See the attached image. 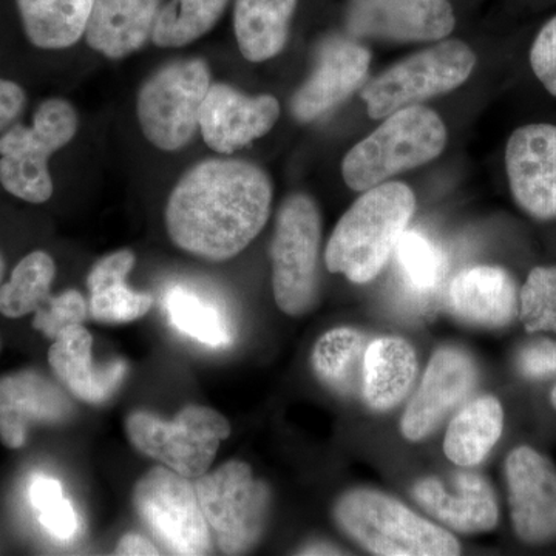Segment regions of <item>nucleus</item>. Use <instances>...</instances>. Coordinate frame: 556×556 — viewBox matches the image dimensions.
Segmentation results:
<instances>
[{
	"mask_svg": "<svg viewBox=\"0 0 556 556\" xmlns=\"http://www.w3.org/2000/svg\"><path fill=\"white\" fill-rule=\"evenodd\" d=\"M273 185L265 170L240 160H206L172 190L166 226L178 248L225 262L239 255L268 223Z\"/></svg>",
	"mask_w": 556,
	"mask_h": 556,
	"instance_id": "f257e3e1",
	"label": "nucleus"
},
{
	"mask_svg": "<svg viewBox=\"0 0 556 556\" xmlns=\"http://www.w3.org/2000/svg\"><path fill=\"white\" fill-rule=\"evenodd\" d=\"M416 208L404 182H382L365 190L340 218L325 251V265L353 283H368L387 265Z\"/></svg>",
	"mask_w": 556,
	"mask_h": 556,
	"instance_id": "f03ea898",
	"label": "nucleus"
},
{
	"mask_svg": "<svg viewBox=\"0 0 556 556\" xmlns=\"http://www.w3.org/2000/svg\"><path fill=\"white\" fill-rule=\"evenodd\" d=\"M340 529L369 554L380 556H453L460 544L444 527L378 490L357 489L334 506Z\"/></svg>",
	"mask_w": 556,
	"mask_h": 556,
	"instance_id": "7ed1b4c3",
	"label": "nucleus"
},
{
	"mask_svg": "<svg viewBox=\"0 0 556 556\" xmlns=\"http://www.w3.org/2000/svg\"><path fill=\"white\" fill-rule=\"evenodd\" d=\"M447 146V129L433 110L409 105L388 115L382 126L346 153L343 179L357 192L427 164Z\"/></svg>",
	"mask_w": 556,
	"mask_h": 556,
	"instance_id": "20e7f679",
	"label": "nucleus"
},
{
	"mask_svg": "<svg viewBox=\"0 0 556 556\" xmlns=\"http://www.w3.org/2000/svg\"><path fill=\"white\" fill-rule=\"evenodd\" d=\"M78 131V113L68 101H43L33 124L13 126L0 137V182L27 203H46L53 195L49 160Z\"/></svg>",
	"mask_w": 556,
	"mask_h": 556,
	"instance_id": "39448f33",
	"label": "nucleus"
},
{
	"mask_svg": "<svg viewBox=\"0 0 556 556\" xmlns=\"http://www.w3.org/2000/svg\"><path fill=\"white\" fill-rule=\"evenodd\" d=\"M320 243L316 201L306 193L288 197L278 211L270 247L274 299L288 316H303L316 306Z\"/></svg>",
	"mask_w": 556,
	"mask_h": 556,
	"instance_id": "423d86ee",
	"label": "nucleus"
},
{
	"mask_svg": "<svg viewBox=\"0 0 556 556\" xmlns=\"http://www.w3.org/2000/svg\"><path fill=\"white\" fill-rule=\"evenodd\" d=\"M197 496L217 546L226 555L247 554L268 525L270 492L252 468L229 460L195 481Z\"/></svg>",
	"mask_w": 556,
	"mask_h": 556,
	"instance_id": "0eeeda50",
	"label": "nucleus"
},
{
	"mask_svg": "<svg viewBox=\"0 0 556 556\" xmlns=\"http://www.w3.org/2000/svg\"><path fill=\"white\" fill-rule=\"evenodd\" d=\"M126 430L135 448L189 479L207 473L219 444L230 437L229 420L201 405H188L172 422L135 412L127 417Z\"/></svg>",
	"mask_w": 556,
	"mask_h": 556,
	"instance_id": "6e6552de",
	"label": "nucleus"
},
{
	"mask_svg": "<svg viewBox=\"0 0 556 556\" xmlns=\"http://www.w3.org/2000/svg\"><path fill=\"white\" fill-rule=\"evenodd\" d=\"M206 62L181 60L153 73L138 94V121L150 144L175 152L200 130V112L211 89Z\"/></svg>",
	"mask_w": 556,
	"mask_h": 556,
	"instance_id": "1a4fd4ad",
	"label": "nucleus"
},
{
	"mask_svg": "<svg viewBox=\"0 0 556 556\" xmlns=\"http://www.w3.org/2000/svg\"><path fill=\"white\" fill-rule=\"evenodd\" d=\"M477 64V56L460 40H444L397 62L362 91L372 119L387 118L397 110L463 86Z\"/></svg>",
	"mask_w": 556,
	"mask_h": 556,
	"instance_id": "9d476101",
	"label": "nucleus"
},
{
	"mask_svg": "<svg viewBox=\"0 0 556 556\" xmlns=\"http://www.w3.org/2000/svg\"><path fill=\"white\" fill-rule=\"evenodd\" d=\"M134 504L161 546L174 555H207L212 532L195 484L166 466L153 467L135 485Z\"/></svg>",
	"mask_w": 556,
	"mask_h": 556,
	"instance_id": "9b49d317",
	"label": "nucleus"
},
{
	"mask_svg": "<svg viewBox=\"0 0 556 556\" xmlns=\"http://www.w3.org/2000/svg\"><path fill=\"white\" fill-rule=\"evenodd\" d=\"M478 369L473 358L459 348H441L428 362L422 382L401 420V431L412 442L424 441L442 420L459 407L475 386Z\"/></svg>",
	"mask_w": 556,
	"mask_h": 556,
	"instance_id": "f8f14e48",
	"label": "nucleus"
},
{
	"mask_svg": "<svg viewBox=\"0 0 556 556\" xmlns=\"http://www.w3.org/2000/svg\"><path fill=\"white\" fill-rule=\"evenodd\" d=\"M447 0H350L346 25L361 38L426 42L447 38L455 28Z\"/></svg>",
	"mask_w": 556,
	"mask_h": 556,
	"instance_id": "ddd939ff",
	"label": "nucleus"
},
{
	"mask_svg": "<svg viewBox=\"0 0 556 556\" xmlns=\"http://www.w3.org/2000/svg\"><path fill=\"white\" fill-rule=\"evenodd\" d=\"M506 170L511 195L538 219L556 218V126L530 124L510 135Z\"/></svg>",
	"mask_w": 556,
	"mask_h": 556,
	"instance_id": "4468645a",
	"label": "nucleus"
},
{
	"mask_svg": "<svg viewBox=\"0 0 556 556\" xmlns=\"http://www.w3.org/2000/svg\"><path fill=\"white\" fill-rule=\"evenodd\" d=\"M508 506L519 540L544 544L556 538V468L546 456L518 447L506 460Z\"/></svg>",
	"mask_w": 556,
	"mask_h": 556,
	"instance_id": "2eb2a0df",
	"label": "nucleus"
},
{
	"mask_svg": "<svg viewBox=\"0 0 556 556\" xmlns=\"http://www.w3.org/2000/svg\"><path fill=\"white\" fill-rule=\"evenodd\" d=\"M280 118V104L270 94L249 97L228 84H212L200 112V131L215 152H236L266 134Z\"/></svg>",
	"mask_w": 556,
	"mask_h": 556,
	"instance_id": "dca6fc26",
	"label": "nucleus"
},
{
	"mask_svg": "<svg viewBox=\"0 0 556 556\" xmlns=\"http://www.w3.org/2000/svg\"><path fill=\"white\" fill-rule=\"evenodd\" d=\"M371 54L361 43L343 38L325 40L316 67L291 100V113L300 123L327 115L364 83Z\"/></svg>",
	"mask_w": 556,
	"mask_h": 556,
	"instance_id": "f3484780",
	"label": "nucleus"
},
{
	"mask_svg": "<svg viewBox=\"0 0 556 556\" xmlns=\"http://www.w3.org/2000/svg\"><path fill=\"white\" fill-rule=\"evenodd\" d=\"M67 394L33 369L0 379V442L7 448L24 447L28 431L39 424H60L72 416Z\"/></svg>",
	"mask_w": 556,
	"mask_h": 556,
	"instance_id": "a211bd4d",
	"label": "nucleus"
},
{
	"mask_svg": "<svg viewBox=\"0 0 556 556\" xmlns=\"http://www.w3.org/2000/svg\"><path fill=\"white\" fill-rule=\"evenodd\" d=\"M412 495L441 525L466 535L490 532L500 518L492 485L467 471L455 475L450 484L438 478L419 479Z\"/></svg>",
	"mask_w": 556,
	"mask_h": 556,
	"instance_id": "6ab92c4d",
	"label": "nucleus"
},
{
	"mask_svg": "<svg viewBox=\"0 0 556 556\" xmlns=\"http://www.w3.org/2000/svg\"><path fill=\"white\" fill-rule=\"evenodd\" d=\"M93 339L83 325L64 329L50 346L49 362L56 378L70 393L87 404L108 402L127 375L126 362H110L94 367L91 357Z\"/></svg>",
	"mask_w": 556,
	"mask_h": 556,
	"instance_id": "aec40b11",
	"label": "nucleus"
},
{
	"mask_svg": "<svg viewBox=\"0 0 556 556\" xmlns=\"http://www.w3.org/2000/svg\"><path fill=\"white\" fill-rule=\"evenodd\" d=\"M448 306L460 320L485 328L506 327L517 316V287L496 266L460 270L448 288Z\"/></svg>",
	"mask_w": 556,
	"mask_h": 556,
	"instance_id": "412c9836",
	"label": "nucleus"
},
{
	"mask_svg": "<svg viewBox=\"0 0 556 556\" xmlns=\"http://www.w3.org/2000/svg\"><path fill=\"white\" fill-rule=\"evenodd\" d=\"M160 0H94L87 43L110 60H123L152 39Z\"/></svg>",
	"mask_w": 556,
	"mask_h": 556,
	"instance_id": "4be33fe9",
	"label": "nucleus"
},
{
	"mask_svg": "<svg viewBox=\"0 0 556 556\" xmlns=\"http://www.w3.org/2000/svg\"><path fill=\"white\" fill-rule=\"evenodd\" d=\"M417 375L415 348L402 338L369 340L362 369V394L376 412L396 407L412 390Z\"/></svg>",
	"mask_w": 556,
	"mask_h": 556,
	"instance_id": "5701e85b",
	"label": "nucleus"
},
{
	"mask_svg": "<svg viewBox=\"0 0 556 556\" xmlns=\"http://www.w3.org/2000/svg\"><path fill=\"white\" fill-rule=\"evenodd\" d=\"M134 266V252L123 249L105 255L91 268L87 287L90 291L89 309L94 320L108 325L129 324L152 308V295L127 287V276Z\"/></svg>",
	"mask_w": 556,
	"mask_h": 556,
	"instance_id": "b1692460",
	"label": "nucleus"
},
{
	"mask_svg": "<svg viewBox=\"0 0 556 556\" xmlns=\"http://www.w3.org/2000/svg\"><path fill=\"white\" fill-rule=\"evenodd\" d=\"M504 430V409L493 396L468 402L453 417L444 439L445 456L459 467H475L490 455Z\"/></svg>",
	"mask_w": 556,
	"mask_h": 556,
	"instance_id": "393cba45",
	"label": "nucleus"
},
{
	"mask_svg": "<svg viewBox=\"0 0 556 556\" xmlns=\"http://www.w3.org/2000/svg\"><path fill=\"white\" fill-rule=\"evenodd\" d=\"M298 0H237L233 28L241 54L251 62L268 61L287 46Z\"/></svg>",
	"mask_w": 556,
	"mask_h": 556,
	"instance_id": "a878e982",
	"label": "nucleus"
},
{
	"mask_svg": "<svg viewBox=\"0 0 556 556\" xmlns=\"http://www.w3.org/2000/svg\"><path fill=\"white\" fill-rule=\"evenodd\" d=\"M25 35L42 50L75 46L89 22L94 0H16Z\"/></svg>",
	"mask_w": 556,
	"mask_h": 556,
	"instance_id": "bb28decb",
	"label": "nucleus"
},
{
	"mask_svg": "<svg viewBox=\"0 0 556 556\" xmlns=\"http://www.w3.org/2000/svg\"><path fill=\"white\" fill-rule=\"evenodd\" d=\"M369 340L356 328H334L314 345L311 364L317 378L340 394L362 390V369Z\"/></svg>",
	"mask_w": 556,
	"mask_h": 556,
	"instance_id": "cd10ccee",
	"label": "nucleus"
},
{
	"mask_svg": "<svg viewBox=\"0 0 556 556\" xmlns=\"http://www.w3.org/2000/svg\"><path fill=\"white\" fill-rule=\"evenodd\" d=\"M164 308L170 324L188 338L211 348L232 343V325L225 311L195 289L175 285L166 292Z\"/></svg>",
	"mask_w": 556,
	"mask_h": 556,
	"instance_id": "c85d7f7f",
	"label": "nucleus"
},
{
	"mask_svg": "<svg viewBox=\"0 0 556 556\" xmlns=\"http://www.w3.org/2000/svg\"><path fill=\"white\" fill-rule=\"evenodd\" d=\"M229 0H170L160 9L152 42L163 49H178L203 38L214 28Z\"/></svg>",
	"mask_w": 556,
	"mask_h": 556,
	"instance_id": "c756f323",
	"label": "nucleus"
},
{
	"mask_svg": "<svg viewBox=\"0 0 556 556\" xmlns=\"http://www.w3.org/2000/svg\"><path fill=\"white\" fill-rule=\"evenodd\" d=\"M56 265L47 252L35 251L21 260L9 283L0 288V314L9 318L38 311L50 298Z\"/></svg>",
	"mask_w": 556,
	"mask_h": 556,
	"instance_id": "7c9ffc66",
	"label": "nucleus"
},
{
	"mask_svg": "<svg viewBox=\"0 0 556 556\" xmlns=\"http://www.w3.org/2000/svg\"><path fill=\"white\" fill-rule=\"evenodd\" d=\"M397 262L408 285L428 292L441 283L447 274V258L430 239L416 230H405L399 240Z\"/></svg>",
	"mask_w": 556,
	"mask_h": 556,
	"instance_id": "2f4dec72",
	"label": "nucleus"
},
{
	"mask_svg": "<svg viewBox=\"0 0 556 556\" xmlns=\"http://www.w3.org/2000/svg\"><path fill=\"white\" fill-rule=\"evenodd\" d=\"M518 309L527 332H556V266H540L529 274Z\"/></svg>",
	"mask_w": 556,
	"mask_h": 556,
	"instance_id": "473e14b6",
	"label": "nucleus"
},
{
	"mask_svg": "<svg viewBox=\"0 0 556 556\" xmlns=\"http://www.w3.org/2000/svg\"><path fill=\"white\" fill-rule=\"evenodd\" d=\"M33 507L38 510L40 525L60 541L72 540L79 529L78 515L64 496L58 479L38 475L30 486Z\"/></svg>",
	"mask_w": 556,
	"mask_h": 556,
	"instance_id": "72a5a7b5",
	"label": "nucleus"
},
{
	"mask_svg": "<svg viewBox=\"0 0 556 556\" xmlns=\"http://www.w3.org/2000/svg\"><path fill=\"white\" fill-rule=\"evenodd\" d=\"M87 313H89V306L84 295L75 289H70L58 298L47 299V302L36 311L33 327L42 332L46 338L54 340L64 329L83 325Z\"/></svg>",
	"mask_w": 556,
	"mask_h": 556,
	"instance_id": "f704fd0d",
	"label": "nucleus"
},
{
	"mask_svg": "<svg viewBox=\"0 0 556 556\" xmlns=\"http://www.w3.org/2000/svg\"><path fill=\"white\" fill-rule=\"evenodd\" d=\"M530 65L544 89L556 97V16L538 33L530 50Z\"/></svg>",
	"mask_w": 556,
	"mask_h": 556,
	"instance_id": "c9c22d12",
	"label": "nucleus"
},
{
	"mask_svg": "<svg viewBox=\"0 0 556 556\" xmlns=\"http://www.w3.org/2000/svg\"><path fill=\"white\" fill-rule=\"evenodd\" d=\"M519 371L530 379H543L556 375V343L540 342L526 346L519 353Z\"/></svg>",
	"mask_w": 556,
	"mask_h": 556,
	"instance_id": "e433bc0d",
	"label": "nucleus"
},
{
	"mask_svg": "<svg viewBox=\"0 0 556 556\" xmlns=\"http://www.w3.org/2000/svg\"><path fill=\"white\" fill-rule=\"evenodd\" d=\"M25 101L27 98L20 84L0 78V134L20 118Z\"/></svg>",
	"mask_w": 556,
	"mask_h": 556,
	"instance_id": "4c0bfd02",
	"label": "nucleus"
},
{
	"mask_svg": "<svg viewBox=\"0 0 556 556\" xmlns=\"http://www.w3.org/2000/svg\"><path fill=\"white\" fill-rule=\"evenodd\" d=\"M160 551L152 541L141 535H129L121 538L116 555H159Z\"/></svg>",
	"mask_w": 556,
	"mask_h": 556,
	"instance_id": "58836bf2",
	"label": "nucleus"
},
{
	"mask_svg": "<svg viewBox=\"0 0 556 556\" xmlns=\"http://www.w3.org/2000/svg\"><path fill=\"white\" fill-rule=\"evenodd\" d=\"M302 554H305V555H339L340 552H336L334 547L320 546V544H318V546L306 548V552H302Z\"/></svg>",
	"mask_w": 556,
	"mask_h": 556,
	"instance_id": "ea45409f",
	"label": "nucleus"
},
{
	"mask_svg": "<svg viewBox=\"0 0 556 556\" xmlns=\"http://www.w3.org/2000/svg\"><path fill=\"white\" fill-rule=\"evenodd\" d=\"M3 276H5V262H3L2 254H0V283H2Z\"/></svg>",
	"mask_w": 556,
	"mask_h": 556,
	"instance_id": "a19ab883",
	"label": "nucleus"
},
{
	"mask_svg": "<svg viewBox=\"0 0 556 556\" xmlns=\"http://www.w3.org/2000/svg\"><path fill=\"white\" fill-rule=\"evenodd\" d=\"M551 401L552 405H554V408L556 409V387L554 388V391H552Z\"/></svg>",
	"mask_w": 556,
	"mask_h": 556,
	"instance_id": "79ce46f5",
	"label": "nucleus"
}]
</instances>
